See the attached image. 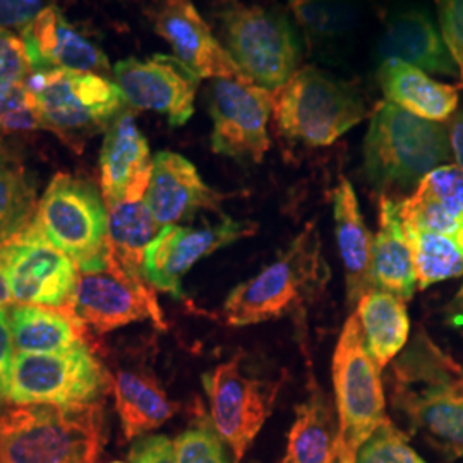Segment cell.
Returning <instances> with one entry per match:
<instances>
[{"label": "cell", "instance_id": "f35d334b", "mask_svg": "<svg viewBox=\"0 0 463 463\" xmlns=\"http://www.w3.org/2000/svg\"><path fill=\"white\" fill-rule=\"evenodd\" d=\"M47 5V0H0V26L23 33Z\"/></svg>", "mask_w": 463, "mask_h": 463}, {"label": "cell", "instance_id": "2e32d148", "mask_svg": "<svg viewBox=\"0 0 463 463\" xmlns=\"http://www.w3.org/2000/svg\"><path fill=\"white\" fill-rule=\"evenodd\" d=\"M254 232L252 222H237L229 216L203 227L166 225L146 249L145 277L153 288L184 298L183 279L199 260Z\"/></svg>", "mask_w": 463, "mask_h": 463}, {"label": "cell", "instance_id": "836d02e7", "mask_svg": "<svg viewBox=\"0 0 463 463\" xmlns=\"http://www.w3.org/2000/svg\"><path fill=\"white\" fill-rule=\"evenodd\" d=\"M355 463H426L414 448L409 445L405 434L386 419L374 430L357 453Z\"/></svg>", "mask_w": 463, "mask_h": 463}, {"label": "cell", "instance_id": "d6986e66", "mask_svg": "<svg viewBox=\"0 0 463 463\" xmlns=\"http://www.w3.org/2000/svg\"><path fill=\"white\" fill-rule=\"evenodd\" d=\"M220 199L222 196L201 179L194 164L183 155L172 151L155 155L145 203L162 229L201 210L218 212Z\"/></svg>", "mask_w": 463, "mask_h": 463}, {"label": "cell", "instance_id": "bcb514c9", "mask_svg": "<svg viewBox=\"0 0 463 463\" xmlns=\"http://www.w3.org/2000/svg\"><path fill=\"white\" fill-rule=\"evenodd\" d=\"M112 463H124V462H112Z\"/></svg>", "mask_w": 463, "mask_h": 463}, {"label": "cell", "instance_id": "b9f144b4", "mask_svg": "<svg viewBox=\"0 0 463 463\" xmlns=\"http://www.w3.org/2000/svg\"><path fill=\"white\" fill-rule=\"evenodd\" d=\"M445 319L449 328H453L463 336V285L457 292V296L449 300L445 309Z\"/></svg>", "mask_w": 463, "mask_h": 463}, {"label": "cell", "instance_id": "60d3db41", "mask_svg": "<svg viewBox=\"0 0 463 463\" xmlns=\"http://www.w3.org/2000/svg\"><path fill=\"white\" fill-rule=\"evenodd\" d=\"M14 342L11 330V317L0 307V409L7 403L11 369L14 363Z\"/></svg>", "mask_w": 463, "mask_h": 463}, {"label": "cell", "instance_id": "ba28073f", "mask_svg": "<svg viewBox=\"0 0 463 463\" xmlns=\"http://www.w3.org/2000/svg\"><path fill=\"white\" fill-rule=\"evenodd\" d=\"M26 86L33 95L42 128L81 148L84 139L109 129L126 99L103 74L66 69L33 71Z\"/></svg>", "mask_w": 463, "mask_h": 463}, {"label": "cell", "instance_id": "1f68e13d", "mask_svg": "<svg viewBox=\"0 0 463 463\" xmlns=\"http://www.w3.org/2000/svg\"><path fill=\"white\" fill-rule=\"evenodd\" d=\"M36 183L21 155L0 137V244L24 231L36 213Z\"/></svg>", "mask_w": 463, "mask_h": 463}, {"label": "cell", "instance_id": "7c38bea8", "mask_svg": "<svg viewBox=\"0 0 463 463\" xmlns=\"http://www.w3.org/2000/svg\"><path fill=\"white\" fill-rule=\"evenodd\" d=\"M203 386L210 398L213 428L229 443L235 462H241L271 414L280 386L246 376L241 357L203 374Z\"/></svg>", "mask_w": 463, "mask_h": 463}, {"label": "cell", "instance_id": "cb8c5ba5", "mask_svg": "<svg viewBox=\"0 0 463 463\" xmlns=\"http://www.w3.org/2000/svg\"><path fill=\"white\" fill-rule=\"evenodd\" d=\"M288 5L307 52L321 61L342 59L363 24L361 9L354 0H288Z\"/></svg>", "mask_w": 463, "mask_h": 463}, {"label": "cell", "instance_id": "5bb4252c", "mask_svg": "<svg viewBox=\"0 0 463 463\" xmlns=\"http://www.w3.org/2000/svg\"><path fill=\"white\" fill-rule=\"evenodd\" d=\"M208 101L213 118V151L260 164L269 149L268 120L273 114V91L249 81L218 78L210 86Z\"/></svg>", "mask_w": 463, "mask_h": 463}, {"label": "cell", "instance_id": "74e56055", "mask_svg": "<svg viewBox=\"0 0 463 463\" xmlns=\"http://www.w3.org/2000/svg\"><path fill=\"white\" fill-rule=\"evenodd\" d=\"M436 4L443 40L458 67L463 88V0H436Z\"/></svg>", "mask_w": 463, "mask_h": 463}, {"label": "cell", "instance_id": "ac0fdd59", "mask_svg": "<svg viewBox=\"0 0 463 463\" xmlns=\"http://www.w3.org/2000/svg\"><path fill=\"white\" fill-rule=\"evenodd\" d=\"M153 160L145 134L131 110H122L109 126L99 155L101 196L105 206L145 199Z\"/></svg>", "mask_w": 463, "mask_h": 463}, {"label": "cell", "instance_id": "ab89813d", "mask_svg": "<svg viewBox=\"0 0 463 463\" xmlns=\"http://www.w3.org/2000/svg\"><path fill=\"white\" fill-rule=\"evenodd\" d=\"M131 463H177L175 448L166 436H141L129 453Z\"/></svg>", "mask_w": 463, "mask_h": 463}, {"label": "cell", "instance_id": "484cf974", "mask_svg": "<svg viewBox=\"0 0 463 463\" xmlns=\"http://www.w3.org/2000/svg\"><path fill=\"white\" fill-rule=\"evenodd\" d=\"M373 269L376 288L395 294L403 300L417 288L414 254L400 215V201L381 196L380 231L373 248Z\"/></svg>", "mask_w": 463, "mask_h": 463}, {"label": "cell", "instance_id": "ffe728a7", "mask_svg": "<svg viewBox=\"0 0 463 463\" xmlns=\"http://www.w3.org/2000/svg\"><path fill=\"white\" fill-rule=\"evenodd\" d=\"M21 36L33 71L66 69L95 74L110 71L109 59L99 45L72 26L53 4H49Z\"/></svg>", "mask_w": 463, "mask_h": 463}, {"label": "cell", "instance_id": "d6a6232c", "mask_svg": "<svg viewBox=\"0 0 463 463\" xmlns=\"http://www.w3.org/2000/svg\"><path fill=\"white\" fill-rule=\"evenodd\" d=\"M405 227V225H403ZM419 288L463 275V249L441 233L407 229Z\"/></svg>", "mask_w": 463, "mask_h": 463}, {"label": "cell", "instance_id": "6da1fadb", "mask_svg": "<svg viewBox=\"0 0 463 463\" xmlns=\"http://www.w3.org/2000/svg\"><path fill=\"white\" fill-rule=\"evenodd\" d=\"M392 405L447 458L463 457V367L419 330L392 364Z\"/></svg>", "mask_w": 463, "mask_h": 463}, {"label": "cell", "instance_id": "d590c367", "mask_svg": "<svg viewBox=\"0 0 463 463\" xmlns=\"http://www.w3.org/2000/svg\"><path fill=\"white\" fill-rule=\"evenodd\" d=\"M177 463H229L216 432L208 422H199L175 439Z\"/></svg>", "mask_w": 463, "mask_h": 463}, {"label": "cell", "instance_id": "e0dca14e", "mask_svg": "<svg viewBox=\"0 0 463 463\" xmlns=\"http://www.w3.org/2000/svg\"><path fill=\"white\" fill-rule=\"evenodd\" d=\"M146 16L155 33L160 34L175 57L199 78L249 81L201 17L193 0H151Z\"/></svg>", "mask_w": 463, "mask_h": 463}, {"label": "cell", "instance_id": "e575fe53", "mask_svg": "<svg viewBox=\"0 0 463 463\" xmlns=\"http://www.w3.org/2000/svg\"><path fill=\"white\" fill-rule=\"evenodd\" d=\"M42 128L33 95L26 81L0 90V131L26 133Z\"/></svg>", "mask_w": 463, "mask_h": 463}, {"label": "cell", "instance_id": "7dc6e473", "mask_svg": "<svg viewBox=\"0 0 463 463\" xmlns=\"http://www.w3.org/2000/svg\"><path fill=\"white\" fill-rule=\"evenodd\" d=\"M0 463H2V462H0Z\"/></svg>", "mask_w": 463, "mask_h": 463}, {"label": "cell", "instance_id": "30bf717a", "mask_svg": "<svg viewBox=\"0 0 463 463\" xmlns=\"http://www.w3.org/2000/svg\"><path fill=\"white\" fill-rule=\"evenodd\" d=\"M112 378L88 344L59 354H16L7 402L14 405L101 403Z\"/></svg>", "mask_w": 463, "mask_h": 463}, {"label": "cell", "instance_id": "d4e9b609", "mask_svg": "<svg viewBox=\"0 0 463 463\" xmlns=\"http://www.w3.org/2000/svg\"><path fill=\"white\" fill-rule=\"evenodd\" d=\"M378 81L386 101L428 120L443 122L458 105L457 88L438 83L424 71L398 59L381 62Z\"/></svg>", "mask_w": 463, "mask_h": 463}, {"label": "cell", "instance_id": "5b68a950", "mask_svg": "<svg viewBox=\"0 0 463 463\" xmlns=\"http://www.w3.org/2000/svg\"><path fill=\"white\" fill-rule=\"evenodd\" d=\"M273 116L285 137L330 146L363 122L367 110L354 84L309 66L273 91Z\"/></svg>", "mask_w": 463, "mask_h": 463}, {"label": "cell", "instance_id": "f1b7e54d", "mask_svg": "<svg viewBox=\"0 0 463 463\" xmlns=\"http://www.w3.org/2000/svg\"><path fill=\"white\" fill-rule=\"evenodd\" d=\"M11 330L16 354H59L86 344V328L69 313L16 306L11 311Z\"/></svg>", "mask_w": 463, "mask_h": 463}, {"label": "cell", "instance_id": "7402d4cb", "mask_svg": "<svg viewBox=\"0 0 463 463\" xmlns=\"http://www.w3.org/2000/svg\"><path fill=\"white\" fill-rule=\"evenodd\" d=\"M381 62L398 59L405 64L434 74L455 76V64L443 36L430 17L419 9L398 11L388 17L378 42Z\"/></svg>", "mask_w": 463, "mask_h": 463}, {"label": "cell", "instance_id": "4316f807", "mask_svg": "<svg viewBox=\"0 0 463 463\" xmlns=\"http://www.w3.org/2000/svg\"><path fill=\"white\" fill-rule=\"evenodd\" d=\"M112 388L126 439L158 430L175 412V405L149 373L120 369L112 380Z\"/></svg>", "mask_w": 463, "mask_h": 463}, {"label": "cell", "instance_id": "4fadbf2b", "mask_svg": "<svg viewBox=\"0 0 463 463\" xmlns=\"http://www.w3.org/2000/svg\"><path fill=\"white\" fill-rule=\"evenodd\" d=\"M71 315L86 330L99 333L143 319H151L160 330L166 328L153 287L133 280L110 254H107L105 269L78 275Z\"/></svg>", "mask_w": 463, "mask_h": 463}, {"label": "cell", "instance_id": "277c9868", "mask_svg": "<svg viewBox=\"0 0 463 463\" xmlns=\"http://www.w3.org/2000/svg\"><path fill=\"white\" fill-rule=\"evenodd\" d=\"M321 237L309 223L280 258L254 279L237 285L223 304L231 326H249L302 311L328 281Z\"/></svg>", "mask_w": 463, "mask_h": 463}, {"label": "cell", "instance_id": "83f0119b", "mask_svg": "<svg viewBox=\"0 0 463 463\" xmlns=\"http://www.w3.org/2000/svg\"><path fill=\"white\" fill-rule=\"evenodd\" d=\"M107 244L110 258L133 280L149 283L145 277V254L162 227L151 215L145 199L118 201L107 206Z\"/></svg>", "mask_w": 463, "mask_h": 463}, {"label": "cell", "instance_id": "f546056e", "mask_svg": "<svg viewBox=\"0 0 463 463\" xmlns=\"http://www.w3.org/2000/svg\"><path fill=\"white\" fill-rule=\"evenodd\" d=\"M365 348L381 371L407 345L411 321L403 298L386 290H373L357 304Z\"/></svg>", "mask_w": 463, "mask_h": 463}, {"label": "cell", "instance_id": "ee69618b", "mask_svg": "<svg viewBox=\"0 0 463 463\" xmlns=\"http://www.w3.org/2000/svg\"><path fill=\"white\" fill-rule=\"evenodd\" d=\"M14 298L11 296V290H9V285L5 277L0 273V307H5L7 304H11Z\"/></svg>", "mask_w": 463, "mask_h": 463}, {"label": "cell", "instance_id": "44dd1931", "mask_svg": "<svg viewBox=\"0 0 463 463\" xmlns=\"http://www.w3.org/2000/svg\"><path fill=\"white\" fill-rule=\"evenodd\" d=\"M407 229L441 233L463 249V170L443 165L428 174L411 198L400 201Z\"/></svg>", "mask_w": 463, "mask_h": 463}, {"label": "cell", "instance_id": "3957f363", "mask_svg": "<svg viewBox=\"0 0 463 463\" xmlns=\"http://www.w3.org/2000/svg\"><path fill=\"white\" fill-rule=\"evenodd\" d=\"M447 126L414 116L390 101L380 103L364 139V174L380 193L407 191L451 160Z\"/></svg>", "mask_w": 463, "mask_h": 463}, {"label": "cell", "instance_id": "4dcf8cb0", "mask_svg": "<svg viewBox=\"0 0 463 463\" xmlns=\"http://www.w3.org/2000/svg\"><path fill=\"white\" fill-rule=\"evenodd\" d=\"M336 441L338 432H335L330 405L321 390L313 388L309 398L298 407L280 463H333Z\"/></svg>", "mask_w": 463, "mask_h": 463}, {"label": "cell", "instance_id": "7a4b0ae2", "mask_svg": "<svg viewBox=\"0 0 463 463\" xmlns=\"http://www.w3.org/2000/svg\"><path fill=\"white\" fill-rule=\"evenodd\" d=\"M103 439L101 403L16 405L0 412L2 463H97Z\"/></svg>", "mask_w": 463, "mask_h": 463}, {"label": "cell", "instance_id": "9a60e30c", "mask_svg": "<svg viewBox=\"0 0 463 463\" xmlns=\"http://www.w3.org/2000/svg\"><path fill=\"white\" fill-rule=\"evenodd\" d=\"M114 78L128 105L165 116L172 128H181L194 114L201 78L177 57L126 59L117 62Z\"/></svg>", "mask_w": 463, "mask_h": 463}, {"label": "cell", "instance_id": "7bdbcfd3", "mask_svg": "<svg viewBox=\"0 0 463 463\" xmlns=\"http://www.w3.org/2000/svg\"><path fill=\"white\" fill-rule=\"evenodd\" d=\"M449 141H451L453 156L463 170V110L457 114L449 126Z\"/></svg>", "mask_w": 463, "mask_h": 463}, {"label": "cell", "instance_id": "52a82bcc", "mask_svg": "<svg viewBox=\"0 0 463 463\" xmlns=\"http://www.w3.org/2000/svg\"><path fill=\"white\" fill-rule=\"evenodd\" d=\"M32 225L52 246L64 250L80 273L105 269L109 215L99 187L90 179L57 174L38 201Z\"/></svg>", "mask_w": 463, "mask_h": 463}, {"label": "cell", "instance_id": "f6af8a7d", "mask_svg": "<svg viewBox=\"0 0 463 463\" xmlns=\"http://www.w3.org/2000/svg\"><path fill=\"white\" fill-rule=\"evenodd\" d=\"M367 2H378V0H367Z\"/></svg>", "mask_w": 463, "mask_h": 463}, {"label": "cell", "instance_id": "8fae6325", "mask_svg": "<svg viewBox=\"0 0 463 463\" xmlns=\"http://www.w3.org/2000/svg\"><path fill=\"white\" fill-rule=\"evenodd\" d=\"M0 273L19 304L71 315L78 266L64 250L45 241L32 223L0 244Z\"/></svg>", "mask_w": 463, "mask_h": 463}, {"label": "cell", "instance_id": "8d00e7d4", "mask_svg": "<svg viewBox=\"0 0 463 463\" xmlns=\"http://www.w3.org/2000/svg\"><path fill=\"white\" fill-rule=\"evenodd\" d=\"M33 72L23 36L0 26V90L24 83Z\"/></svg>", "mask_w": 463, "mask_h": 463}, {"label": "cell", "instance_id": "9c48e42d", "mask_svg": "<svg viewBox=\"0 0 463 463\" xmlns=\"http://www.w3.org/2000/svg\"><path fill=\"white\" fill-rule=\"evenodd\" d=\"M380 373L365 348L359 316H350L333 355L338 463H355L365 439L388 419Z\"/></svg>", "mask_w": 463, "mask_h": 463}, {"label": "cell", "instance_id": "603a6c76", "mask_svg": "<svg viewBox=\"0 0 463 463\" xmlns=\"http://www.w3.org/2000/svg\"><path fill=\"white\" fill-rule=\"evenodd\" d=\"M333 213L338 250L345 269L347 304L354 307L365 294L376 290L373 269L374 241L365 227L355 191L347 179H342L333 193Z\"/></svg>", "mask_w": 463, "mask_h": 463}, {"label": "cell", "instance_id": "8992f818", "mask_svg": "<svg viewBox=\"0 0 463 463\" xmlns=\"http://www.w3.org/2000/svg\"><path fill=\"white\" fill-rule=\"evenodd\" d=\"M215 19L222 47L250 83L277 91L298 72L300 42L281 9L229 0Z\"/></svg>", "mask_w": 463, "mask_h": 463}]
</instances>
